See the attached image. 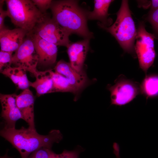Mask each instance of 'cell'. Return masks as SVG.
<instances>
[{"mask_svg": "<svg viewBox=\"0 0 158 158\" xmlns=\"http://www.w3.org/2000/svg\"><path fill=\"white\" fill-rule=\"evenodd\" d=\"M135 50L140 67L146 73L153 64L155 57L154 35L147 32L143 22L140 23L137 31Z\"/></svg>", "mask_w": 158, "mask_h": 158, "instance_id": "8992f818", "label": "cell"}, {"mask_svg": "<svg viewBox=\"0 0 158 158\" xmlns=\"http://www.w3.org/2000/svg\"><path fill=\"white\" fill-rule=\"evenodd\" d=\"M15 68L16 73L19 79V82L17 85L18 88L23 90L28 88L30 86V81L28 80L27 78L26 73V71L20 67H15Z\"/></svg>", "mask_w": 158, "mask_h": 158, "instance_id": "ffe728a7", "label": "cell"}, {"mask_svg": "<svg viewBox=\"0 0 158 158\" xmlns=\"http://www.w3.org/2000/svg\"><path fill=\"white\" fill-rule=\"evenodd\" d=\"M0 135L19 152L21 158H27L32 153L42 147L51 149L54 143H59L63 138L58 130H52L48 134L43 135L36 130L24 127L18 129L4 127L0 131Z\"/></svg>", "mask_w": 158, "mask_h": 158, "instance_id": "6da1fadb", "label": "cell"}, {"mask_svg": "<svg viewBox=\"0 0 158 158\" xmlns=\"http://www.w3.org/2000/svg\"><path fill=\"white\" fill-rule=\"evenodd\" d=\"M108 89L111 93V104L119 106L129 103L140 92L137 83L121 75Z\"/></svg>", "mask_w": 158, "mask_h": 158, "instance_id": "ba28073f", "label": "cell"}, {"mask_svg": "<svg viewBox=\"0 0 158 158\" xmlns=\"http://www.w3.org/2000/svg\"><path fill=\"white\" fill-rule=\"evenodd\" d=\"M147 20L151 24L156 33L158 35V9L150 11Z\"/></svg>", "mask_w": 158, "mask_h": 158, "instance_id": "603a6c76", "label": "cell"}, {"mask_svg": "<svg viewBox=\"0 0 158 158\" xmlns=\"http://www.w3.org/2000/svg\"><path fill=\"white\" fill-rule=\"evenodd\" d=\"M36 78L34 82L30 81V86L34 88L38 97L45 94L51 93L53 87V81L50 70L44 71L38 70L34 74Z\"/></svg>", "mask_w": 158, "mask_h": 158, "instance_id": "9a60e30c", "label": "cell"}, {"mask_svg": "<svg viewBox=\"0 0 158 158\" xmlns=\"http://www.w3.org/2000/svg\"><path fill=\"white\" fill-rule=\"evenodd\" d=\"M150 11L158 9V0H152L150 1Z\"/></svg>", "mask_w": 158, "mask_h": 158, "instance_id": "83f0119b", "label": "cell"}, {"mask_svg": "<svg viewBox=\"0 0 158 158\" xmlns=\"http://www.w3.org/2000/svg\"><path fill=\"white\" fill-rule=\"evenodd\" d=\"M49 8L52 18L71 34L89 39L93 37L87 26V13L79 6L77 1L52 0Z\"/></svg>", "mask_w": 158, "mask_h": 158, "instance_id": "7a4b0ae2", "label": "cell"}, {"mask_svg": "<svg viewBox=\"0 0 158 158\" xmlns=\"http://www.w3.org/2000/svg\"><path fill=\"white\" fill-rule=\"evenodd\" d=\"M13 52L6 51L0 50V71L11 66L12 64Z\"/></svg>", "mask_w": 158, "mask_h": 158, "instance_id": "44dd1931", "label": "cell"}, {"mask_svg": "<svg viewBox=\"0 0 158 158\" xmlns=\"http://www.w3.org/2000/svg\"><path fill=\"white\" fill-rule=\"evenodd\" d=\"M28 34L25 30L19 28H8L0 31L1 50L15 52L22 44Z\"/></svg>", "mask_w": 158, "mask_h": 158, "instance_id": "7c38bea8", "label": "cell"}, {"mask_svg": "<svg viewBox=\"0 0 158 158\" xmlns=\"http://www.w3.org/2000/svg\"><path fill=\"white\" fill-rule=\"evenodd\" d=\"M0 72L5 76L9 78L14 84L17 85L19 82L18 76L16 73L15 67L11 66L5 68Z\"/></svg>", "mask_w": 158, "mask_h": 158, "instance_id": "7402d4cb", "label": "cell"}, {"mask_svg": "<svg viewBox=\"0 0 158 158\" xmlns=\"http://www.w3.org/2000/svg\"><path fill=\"white\" fill-rule=\"evenodd\" d=\"M90 39L84 40L70 43L67 51L71 66L79 72L83 71L84 62L88 51Z\"/></svg>", "mask_w": 158, "mask_h": 158, "instance_id": "4fadbf2b", "label": "cell"}, {"mask_svg": "<svg viewBox=\"0 0 158 158\" xmlns=\"http://www.w3.org/2000/svg\"><path fill=\"white\" fill-rule=\"evenodd\" d=\"M30 33L57 46L67 47L70 43L69 37L71 34L47 14Z\"/></svg>", "mask_w": 158, "mask_h": 158, "instance_id": "5b68a950", "label": "cell"}, {"mask_svg": "<svg viewBox=\"0 0 158 158\" xmlns=\"http://www.w3.org/2000/svg\"><path fill=\"white\" fill-rule=\"evenodd\" d=\"M113 1L114 0H94V10L87 13V19L99 20L102 23H101L102 25L105 26L109 16L108 9Z\"/></svg>", "mask_w": 158, "mask_h": 158, "instance_id": "2e32d148", "label": "cell"}, {"mask_svg": "<svg viewBox=\"0 0 158 158\" xmlns=\"http://www.w3.org/2000/svg\"><path fill=\"white\" fill-rule=\"evenodd\" d=\"M35 99L29 88L23 90L16 95V103L21 114L22 119L28 125L30 129L35 130L34 118Z\"/></svg>", "mask_w": 158, "mask_h": 158, "instance_id": "8fae6325", "label": "cell"}, {"mask_svg": "<svg viewBox=\"0 0 158 158\" xmlns=\"http://www.w3.org/2000/svg\"><path fill=\"white\" fill-rule=\"evenodd\" d=\"M140 92L147 98L158 95V75H151L145 77L140 86Z\"/></svg>", "mask_w": 158, "mask_h": 158, "instance_id": "ac0fdd59", "label": "cell"}, {"mask_svg": "<svg viewBox=\"0 0 158 158\" xmlns=\"http://www.w3.org/2000/svg\"><path fill=\"white\" fill-rule=\"evenodd\" d=\"M0 31L7 29L4 24L5 18L8 16V13L7 11L3 9V5L4 0L0 1Z\"/></svg>", "mask_w": 158, "mask_h": 158, "instance_id": "484cf974", "label": "cell"}, {"mask_svg": "<svg viewBox=\"0 0 158 158\" xmlns=\"http://www.w3.org/2000/svg\"><path fill=\"white\" fill-rule=\"evenodd\" d=\"M51 150L45 147L41 148L32 153L27 158H49Z\"/></svg>", "mask_w": 158, "mask_h": 158, "instance_id": "cb8c5ba5", "label": "cell"}, {"mask_svg": "<svg viewBox=\"0 0 158 158\" xmlns=\"http://www.w3.org/2000/svg\"><path fill=\"white\" fill-rule=\"evenodd\" d=\"M35 5L43 14L46 13L47 10L50 8L52 0H32Z\"/></svg>", "mask_w": 158, "mask_h": 158, "instance_id": "d4e9b609", "label": "cell"}, {"mask_svg": "<svg viewBox=\"0 0 158 158\" xmlns=\"http://www.w3.org/2000/svg\"><path fill=\"white\" fill-rule=\"evenodd\" d=\"M116 14V21L109 27L104 26L101 23L98 25L115 38L125 51L133 54L137 30L131 16L128 1L122 0L121 7Z\"/></svg>", "mask_w": 158, "mask_h": 158, "instance_id": "3957f363", "label": "cell"}, {"mask_svg": "<svg viewBox=\"0 0 158 158\" xmlns=\"http://www.w3.org/2000/svg\"><path fill=\"white\" fill-rule=\"evenodd\" d=\"M113 148L114 153L116 156V158H121L119 154V147L118 144L116 142L114 143Z\"/></svg>", "mask_w": 158, "mask_h": 158, "instance_id": "4316f807", "label": "cell"}, {"mask_svg": "<svg viewBox=\"0 0 158 158\" xmlns=\"http://www.w3.org/2000/svg\"><path fill=\"white\" fill-rule=\"evenodd\" d=\"M84 150V148L79 145L72 150H64L60 154H56L51 150L49 158H79L80 154Z\"/></svg>", "mask_w": 158, "mask_h": 158, "instance_id": "d6986e66", "label": "cell"}, {"mask_svg": "<svg viewBox=\"0 0 158 158\" xmlns=\"http://www.w3.org/2000/svg\"><path fill=\"white\" fill-rule=\"evenodd\" d=\"M16 95L15 94H0L2 108L1 117L3 120L4 127L7 128H15L16 121L20 119H23L16 104Z\"/></svg>", "mask_w": 158, "mask_h": 158, "instance_id": "9c48e42d", "label": "cell"}, {"mask_svg": "<svg viewBox=\"0 0 158 158\" xmlns=\"http://www.w3.org/2000/svg\"><path fill=\"white\" fill-rule=\"evenodd\" d=\"M50 72L53 82L51 93L69 92L76 94L79 91L73 86L63 75L51 69H50Z\"/></svg>", "mask_w": 158, "mask_h": 158, "instance_id": "e0dca14e", "label": "cell"}, {"mask_svg": "<svg viewBox=\"0 0 158 158\" xmlns=\"http://www.w3.org/2000/svg\"><path fill=\"white\" fill-rule=\"evenodd\" d=\"M31 37L38 58V63L45 66L51 65L56 62L57 54V46L32 34Z\"/></svg>", "mask_w": 158, "mask_h": 158, "instance_id": "30bf717a", "label": "cell"}, {"mask_svg": "<svg viewBox=\"0 0 158 158\" xmlns=\"http://www.w3.org/2000/svg\"><path fill=\"white\" fill-rule=\"evenodd\" d=\"M54 69V71L65 77L73 86L79 91L86 83L87 78L85 74L83 71H77L70 63L61 60L57 62Z\"/></svg>", "mask_w": 158, "mask_h": 158, "instance_id": "5bb4252c", "label": "cell"}, {"mask_svg": "<svg viewBox=\"0 0 158 158\" xmlns=\"http://www.w3.org/2000/svg\"><path fill=\"white\" fill-rule=\"evenodd\" d=\"M38 60L33 40L28 34L22 44L13 54L12 64L34 75L37 70Z\"/></svg>", "mask_w": 158, "mask_h": 158, "instance_id": "52a82bcc", "label": "cell"}, {"mask_svg": "<svg viewBox=\"0 0 158 158\" xmlns=\"http://www.w3.org/2000/svg\"><path fill=\"white\" fill-rule=\"evenodd\" d=\"M8 16L17 28L31 32L46 14L42 13L30 0H6Z\"/></svg>", "mask_w": 158, "mask_h": 158, "instance_id": "277c9868", "label": "cell"}]
</instances>
